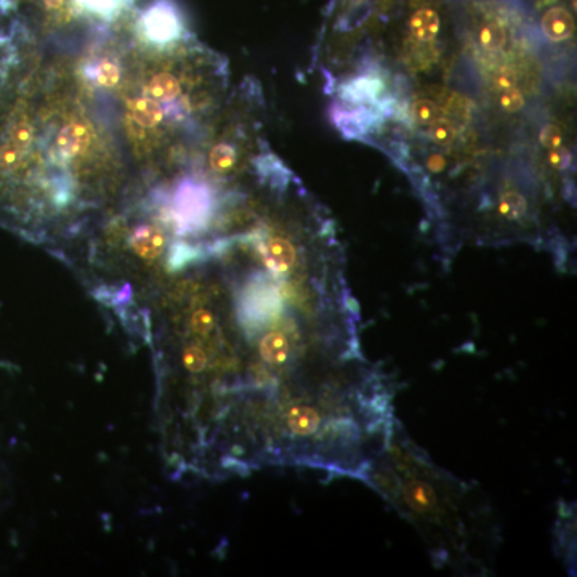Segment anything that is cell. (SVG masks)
<instances>
[{
    "label": "cell",
    "mask_w": 577,
    "mask_h": 577,
    "mask_svg": "<svg viewBox=\"0 0 577 577\" xmlns=\"http://www.w3.org/2000/svg\"><path fill=\"white\" fill-rule=\"evenodd\" d=\"M226 84V61L191 34L164 47L129 36L113 108L132 182H167L196 166Z\"/></svg>",
    "instance_id": "3"
},
{
    "label": "cell",
    "mask_w": 577,
    "mask_h": 577,
    "mask_svg": "<svg viewBox=\"0 0 577 577\" xmlns=\"http://www.w3.org/2000/svg\"><path fill=\"white\" fill-rule=\"evenodd\" d=\"M331 119L335 127L342 132L343 137L361 138L376 127L377 114L366 106H334L331 109Z\"/></svg>",
    "instance_id": "6"
},
{
    "label": "cell",
    "mask_w": 577,
    "mask_h": 577,
    "mask_svg": "<svg viewBox=\"0 0 577 577\" xmlns=\"http://www.w3.org/2000/svg\"><path fill=\"white\" fill-rule=\"evenodd\" d=\"M364 483L416 526L441 565L481 569L493 552V517L480 493L433 464L400 420Z\"/></svg>",
    "instance_id": "4"
},
{
    "label": "cell",
    "mask_w": 577,
    "mask_h": 577,
    "mask_svg": "<svg viewBox=\"0 0 577 577\" xmlns=\"http://www.w3.org/2000/svg\"><path fill=\"white\" fill-rule=\"evenodd\" d=\"M541 29L544 36L552 42H565L574 34V18L565 7H552L542 15Z\"/></svg>",
    "instance_id": "7"
},
{
    "label": "cell",
    "mask_w": 577,
    "mask_h": 577,
    "mask_svg": "<svg viewBox=\"0 0 577 577\" xmlns=\"http://www.w3.org/2000/svg\"><path fill=\"white\" fill-rule=\"evenodd\" d=\"M380 89H382V82H380L379 77L364 74V76L355 77L353 81L343 85L340 89V97L347 103L364 106L379 97Z\"/></svg>",
    "instance_id": "9"
},
{
    "label": "cell",
    "mask_w": 577,
    "mask_h": 577,
    "mask_svg": "<svg viewBox=\"0 0 577 577\" xmlns=\"http://www.w3.org/2000/svg\"><path fill=\"white\" fill-rule=\"evenodd\" d=\"M440 15L433 9H419L409 20V33L419 42H433L440 33Z\"/></svg>",
    "instance_id": "10"
},
{
    "label": "cell",
    "mask_w": 577,
    "mask_h": 577,
    "mask_svg": "<svg viewBox=\"0 0 577 577\" xmlns=\"http://www.w3.org/2000/svg\"><path fill=\"white\" fill-rule=\"evenodd\" d=\"M499 105L507 113H518L525 106V97L517 87H510L499 92Z\"/></svg>",
    "instance_id": "15"
},
{
    "label": "cell",
    "mask_w": 577,
    "mask_h": 577,
    "mask_svg": "<svg viewBox=\"0 0 577 577\" xmlns=\"http://www.w3.org/2000/svg\"><path fill=\"white\" fill-rule=\"evenodd\" d=\"M428 164H430V167H432V169L435 170V172H440V170H443L444 167L443 156H433V158L430 159V162H428Z\"/></svg>",
    "instance_id": "19"
},
{
    "label": "cell",
    "mask_w": 577,
    "mask_h": 577,
    "mask_svg": "<svg viewBox=\"0 0 577 577\" xmlns=\"http://www.w3.org/2000/svg\"><path fill=\"white\" fill-rule=\"evenodd\" d=\"M507 41V33L499 21H489L478 31V44L488 52L501 50Z\"/></svg>",
    "instance_id": "12"
},
{
    "label": "cell",
    "mask_w": 577,
    "mask_h": 577,
    "mask_svg": "<svg viewBox=\"0 0 577 577\" xmlns=\"http://www.w3.org/2000/svg\"><path fill=\"white\" fill-rule=\"evenodd\" d=\"M161 223L148 259L93 300L148 353L170 475L364 481L398 422L395 388L364 353L327 228L236 202L201 230Z\"/></svg>",
    "instance_id": "1"
},
{
    "label": "cell",
    "mask_w": 577,
    "mask_h": 577,
    "mask_svg": "<svg viewBox=\"0 0 577 577\" xmlns=\"http://www.w3.org/2000/svg\"><path fill=\"white\" fill-rule=\"evenodd\" d=\"M90 31L0 25V226L53 255L134 180Z\"/></svg>",
    "instance_id": "2"
},
{
    "label": "cell",
    "mask_w": 577,
    "mask_h": 577,
    "mask_svg": "<svg viewBox=\"0 0 577 577\" xmlns=\"http://www.w3.org/2000/svg\"><path fill=\"white\" fill-rule=\"evenodd\" d=\"M539 138H541V145L544 146L545 150H555V148L563 146V130L553 122L542 127Z\"/></svg>",
    "instance_id": "16"
},
{
    "label": "cell",
    "mask_w": 577,
    "mask_h": 577,
    "mask_svg": "<svg viewBox=\"0 0 577 577\" xmlns=\"http://www.w3.org/2000/svg\"><path fill=\"white\" fill-rule=\"evenodd\" d=\"M496 212L505 222L518 223L528 214V202L521 194L510 191L499 198Z\"/></svg>",
    "instance_id": "11"
},
{
    "label": "cell",
    "mask_w": 577,
    "mask_h": 577,
    "mask_svg": "<svg viewBox=\"0 0 577 577\" xmlns=\"http://www.w3.org/2000/svg\"><path fill=\"white\" fill-rule=\"evenodd\" d=\"M569 161H571V154L563 146L555 148V150H549V164L555 169H565V167H568Z\"/></svg>",
    "instance_id": "18"
},
{
    "label": "cell",
    "mask_w": 577,
    "mask_h": 577,
    "mask_svg": "<svg viewBox=\"0 0 577 577\" xmlns=\"http://www.w3.org/2000/svg\"><path fill=\"white\" fill-rule=\"evenodd\" d=\"M135 34L145 44L164 47L190 36L175 0H154L135 21Z\"/></svg>",
    "instance_id": "5"
},
{
    "label": "cell",
    "mask_w": 577,
    "mask_h": 577,
    "mask_svg": "<svg viewBox=\"0 0 577 577\" xmlns=\"http://www.w3.org/2000/svg\"><path fill=\"white\" fill-rule=\"evenodd\" d=\"M430 140L438 146H449L456 140V127L451 122L443 121V118L433 122L428 130Z\"/></svg>",
    "instance_id": "14"
},
{
    "label": "cell",
    "mask_w": 577,
    "mask_h": 577,
    "mask_svg": "<svg viewBox=\"0 0 577 577\" xmlns=\"http://www.w3.org/2000/svg\"><path fill=\"white\" fill-rule=\"evenodd\" d=\"M515 82H517V76H515V73L509 68L499 69L493 76V87L496 92H502V90L515 87Z\"/></svg>",
    "instance_id": "17"
},
{
    "label": "cell",
    "mask_w": 577,
    "mask_h": 577,
    "mask_svg": "<svg viewBox=\"0 0 577 577\" xmlns=\"http://www.w3.org/2000/svg\"><path fill=\"white\" fill-rule=\"evenodd\" d=\"M82 12L95 23L111 25L132 7V0H77Z\"/></svg>",
    "instance_id": "8"
},
{
    "label": "cell",
    "mask_w": 577,
    "mask_h": 577,
    "mask_svg": "<svg viewBox=\"0 0 577 577\" xmlns=\"http://www.w3.org/2000/svg\"><path fill=\"white\" fill-rule=\"evenodd\" d=\"M412 118L419 126L430 127L433 122L443 118L440 106L428 98H420L412 105Z\"/></svg>",
    "instance_id": "13"
}]
</instances>
